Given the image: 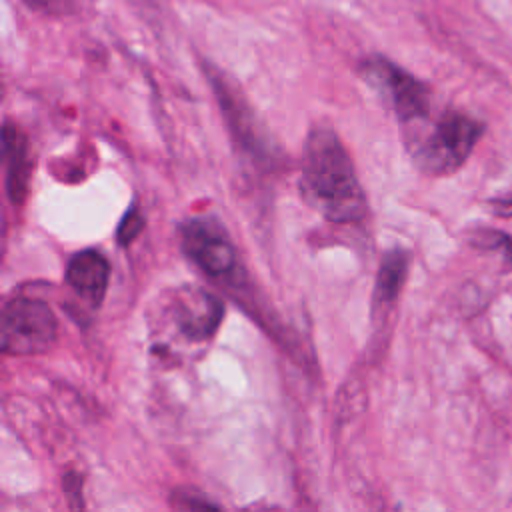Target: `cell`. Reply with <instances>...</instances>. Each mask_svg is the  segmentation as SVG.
Listing matches in <instances>:
<instances>
[{"label":"cell","mask_w":512,"mask_h":512,"mask_svg":"<svg viewBox=\"0 0 512 512\" xmlns=\"http://www.w3.org/2000/svg\"><path fill=\"white\" fill-rule=\"evenodd\" d=\"M32 10H40L44 14H66L74 8L76 0H24Z\"/></svg>","instance_id":"8fae6325"},{"label":"cell","mask_w":512,"mask_h":512,"mask_svg":"<svg viewBox=\"0 0 512 512\" xmlns=\"http://www.w3.org/2000/svg\"><path fill=\"white\" fill-rule=\"evenodd\" d=\"M474 244H482L492 250H500L508 264L512 266V236L498 232V230H480L474 238Z\"/></svg>","instance_id":"9c48e42d"},{"label":"cell","mask_w":512,"mask_h":512,"mask_svg":"<svg viewBox=\"0 0 512 512\" xmlns=\"http://www.w3.org/2000/svg\"><path fill=\"white\" fill-rule=\"evenodd\" d=\"M302 192L332 222H358L366 216V198L352 158L338 134L328 126L308 132L302 160Z\"/></svg>","instance_id":"6da1fadb"},{"label":"cell","mask_w":512,"mask_h":512,"mask_svg":"<svg viewBox=\"0 0 512 512\" xmlns=\"http://www.w3.org/2000/svg\"><path fill=\"white\" fill-rule=\"evenodd\" d=\"M142 228H144V220H142L140 212H138V210H130V212L124 216V220H122V224H120V228H118V242H120L122 246L130 244V242L142 232Z\"/></svg>","instance_id":"30bf717a"},{"label":"cell","mask_w":512,"mask_h":512,"mask_svg":"<svg viewBox=\"0 0 512 512\" xmlns=\"http://www.w3.org/2000/svg\"><path fill=\"white\" fill-rule=\"evenodd\" d=\"M484 134V124L464 112H444L428 132L404 136L418 168L430 176L454 174L472 154Z\"/></svg>","instance_id":"7a4b0ae2"},{"label":"cell","mask_w":512,"mask_h":512,"mask_svg":"<svg viewBox=\"0 0 512 512\" xmlns=\"http://www.w3.org/2000/svg\"><path fill=\"white\" fill-rule=\"evenodd\" d=\"M110 266L106 258L94 250L76 254L66 272V282L92 306H98L106 294Z\"/></svg>","instance_id":"8992f818"},{"label":"cell","mask_w":512,"mask_h":512,"mask_svg":"<svg viewBox=\"0 0 512 512\" xmlns=\"http://www.w3.org/2000/svg\"><path fill=\"white\" fill-rule=\"evenodd\" d=\"M362 72L370 84L380 86L386 92L404 128H412L428 120L430 88L422 80L382 56L364 60Z\"/></svg>","instance_id":"277c9868"},{"label":"cell","mask_w":512,"mask_h":512,"mask_svg":"<svg viewBox=\"0 0 512 512\" xmlns=\"http://www.w3.org/2000/svg\"><path fill=\"white\" fill-rule=\"evenodd\" d=\"M56 340V318L36 298H14L2 312V348L8 354H42Z\"/></svg>","instance_id":"3957f363"},{"label":"cell","mask_w":512,"mask_h":512,"mask_svg":"<svg viewBox=\"0 0 512 512\" xmlns=\"http://www.w3.org/2000/svg\"><path fill=\"white\" fill-rule=\"evenodd\" d=\"M408 272V254L402 250H392L384 256L376 280V292H374V310L376 308H388L396 302L404 280Z\"/></svg>","instance_id":"ba28073f"},{"label":"cell","mask_w":512,"mask_h":512,"mask_svg":"<svg viewBox=\"0 0 512 512\" xmlns=\"http://www.w3.org/2000/svg\"><path fill=\"white\" fill-rule=\"evenodd\" d=\"M4 152L8 160V188L14 204H20L28 190V178H30V156L24 134L6 124L4 128Z\"/></svg>","instance_id":"52a82bcc"},{"label":"cell","mask_w":512,"mask_h":512,"mask_svg":"<svg viewBox=\"0 0 512 512\" xmlns=\"http://www.w3.org/2000/svg\"><path fill=\"white\" fill-rule=\"evenodd\" d=\"M490 210L498 218H512V194L490 200Z\"/></svg>","instance_id":"7c38bea8"},{"label":"cell","mask_w":512,"mask_h":512,"mask_svg":"<svg viewBox=\"0 0 512 512\" xmlns=\"http://www.w3.org/2000/svg\"><path fill=\"white\" fill-rule=\"evenodd\" d=\"M182 242L190 258L212 276H226L236 266V252L224 230L210 220H192L184 226Z\"/></svg>","instance_id":"5b68a950"}]
</instances>
